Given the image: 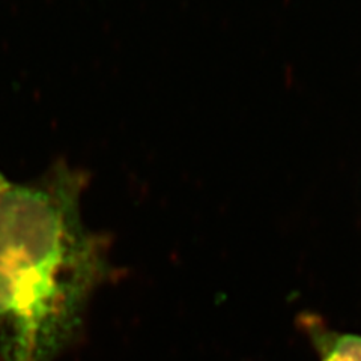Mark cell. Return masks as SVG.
I'll return each instance as SVG.
<instances>
[{
	"label": "cell",
	"mask_w": 361,
	"mask_h": 361,
	"mask_svg": "<svg viewBox=\"0 0 361 361\" xmlns=\"http://www.w3.org/2000/svg\"><path fill=\"white\" fill-rule=\"evenodd\" d=\"M85 173L63 161L17 183L0 173V361H56L110 277L109 244L82 216Z\"/></svg>",
	"instance_id": "1"
},
{
	"label": "cell",
	"mask_w": 361,
	"mask_h": 361,
	"mask_svg": "<svg viewBox=\"0 0 361 361\" xmlns=\"http://www.w3.org/2000/svg\"><path fill=\"white\" fill-rule=\"evenodd\" d=\"M298 325L319 361H361V334L333 330L316 313L302 312Z\"/></svg>",
	"instance_id": "2"
}]
</instances>
